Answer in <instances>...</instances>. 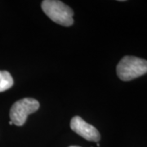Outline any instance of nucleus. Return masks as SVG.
<instances>
[{"mask_svg": "<svg viewBox=\"0 0 147 147\" xmlns=\"http://www.w3.org/2000/svg\"><path fill=\"white\" fill-rule=\"evenodd\" d=\"M41 7L44 13L58 25L70 26L74 24V11L61 1L44 0Z\"/></svg>", "mask_w": 147, "mask_h": 147, "instance_id": "nucleus-2", "label": "nucleus"}, {"mask_svg": "<svg viewBox=\"0 0 147 147\" xmlns=\"http://www.w3.org/2000/svg\"><path fill=\"white\" fill-rule=\"evenodd\" d=\"M9 124H10V125H11V124H13V123H12V122H11V121H10V122H9Z\"/></svg>", "mask_w": 147, "mask_h": 147, "instance_id": "nucleus-6", "label": "nucleus"}, {"mask_svg": "<svg viewBox=\"0 0 147 147\" xmlns=\"http://www.w3.org/2000/svg\"><path fill=\"white\" fill-rule=\"evenodd\" d=\"M13 84V79L8 71H0V92L11 88Z\"/></svg>", "mask_w": 147, "mask_h": 147, "instance_id": "nucleus-5", "label": "nucleus"}, {"mask_svg": "<svg viewBox=\"0 0 147 147\" xmlns=\"http://www.w3.org/2000/svg\"><path fill=\"white\" fill-rule=\"evenodd\" d=\"M70 127L75 133L84 137L87 141L95 142L100 141V135L98 130L79 116H74L71 119Z\"/></svg>", "mask_w": 147, "mask_h": 147, "instance_id": "nucleus-4", "label": "nucleus"}, {"mask_svg": "<svg viewBox=\"0 0 147 147\" xmlns=\"http://www.w3.org/2000/svg\"><path fill=\"white\" fill-rule=\"evenodd\" d=\"M69 147H80V146H69Z\"/></svg>", "mask_w": 147, "mask_h": 147, "instance_id": "nucleus-7", "label": "nucleus"}, {"mask_svg": "<svg viewBox=\"0 0 147 147\" xmlns=\"http://www.w3.org/2000/svg\"><path fill=\"white\" fill-rule=\"evenodd\" d=\"M39 105V102L33 98H23L17 100L10 110L11 121L16 126H22L28 115L36 112Z\"/></svg>", "mask_w": 147, "mask_h": 147, "instance_id": "nucleus-3", "label": "nucleus"}, {"mask_svg": "<svg viewBox=\"0 0 147 147\" xmlns=\"http://www.w3.org/2000/svg\"><path fill=\"white\" fill-rule=\"evenodd\" d=\"M116 73L121 80L131 81L147 73V61L132 56H125L117 65Z\"/></svg>", "mask_w": 147, "mask_h": 147, "instance_id": "nucleus-1", "label": "nucleus"}]
</instances>
